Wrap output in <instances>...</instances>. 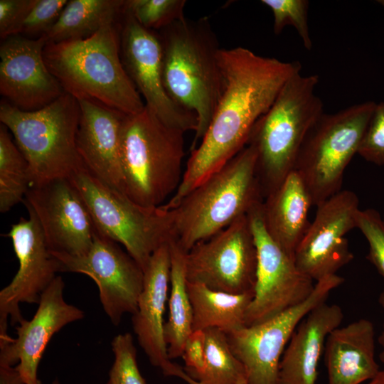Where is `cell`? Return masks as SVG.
Wrapping results in <instances>:
<instances>
[{"label": "cell", "instance_id": "6da1fadb", "mask_svg": "<svg viewBox=\"0 0 384 384\" xmlns=\"http://www.w3.org/2000/svg\"><path fill=\"white\" fill-rule=\"evenodd\" d=\"M222 90L212 119L191 151L182 181L164 208H174L246 145L256 122L270 108L285 82L300 72L298 61L284 62L236 47L220 48Z\"/></svg>", "mask_w": 384, "mask_h": 384}, {"label": "cell", "instance_id": "7a4b0ae2", "mask_svg": "<svg viewBox=\"0 0 384 384\" xmlns=\"http://www.w3.org/2000/svg\"><path fill=\"white\" fill-rule=\"evenodd\" d=\"M43 58L64 92L125 114L145 107L121 58L120 34L114 23L84 39L48 43Z\"/></svg>", "mask_w": 384, "mask_h": 384}, {"label": "cell", "instance_id": "3957f363", "mask_svg": "<svg viewBox=\"0 0 384 384\" xmlns=\"http://www.w3.org/2000/svg\"><path fill=\"white\" fill-rule=\"evenodd\" d=\"M160 31L165 90L174 102L197 117L191 151L207 131L222 90L220 48L205 18L184 16Z\"/></svg>", "mask_w": 384, "mask_h": 384}, {"label": "cell", "instance_id": "277c9868", "mask_svg": "<svg viewBox=\"0 0 384 384\" xmlns=\"http://www.w3.org/2000/svg\"><path fill=\"white\" fill-rule=\"evenodd\" d=\"M256 162L255 149L246 145L168 210L171 240L188 252L263 202Z\"/></svg>", "mask_w": 384, "mask_h": 384}, {"label": "cell", "instance_id": "5b68a950", "mask_svg": "<svg viewBox=\"0 0 384 384\" xmlns=\"http://www.w3.org/2000/svg\"><path fill=\"white\" fill-rule=\"evenodd\" d=\"M185 132L162 122L146 106L125 114L120 138L122 192L134 203L157 208L182 181Z\"/></svg>", "mask_w": 384, "mask_h": 384}, {"label": "cell", "instance_id": "8992f818", "mask_svg": "<svg viewBox=\"0 0 384 384\" xmlns=\"http://www.w3.org/2000/svg\"><path fill=\"white\" fill-rule=\"evenodd\" d=\"M316 75H293L274 102L255 124L247 145L257 154L256 170L264 199L294 170L301 147L324 113L316 94Z\"/></svg>", "mask_w": 384, "mask_h": 384}, {"label": "cell", "instance_id": "52a82bcc", "mask_svg": "<svg viewBox=\"0 0 384 384\" xmlns=\"http://www.w3.org/2000/svg\"><path fill=\"white\" fill-rule=\"evenodd\" d=\"M80 112L78 100L65 92L35 111L1 102L0 121L28 164L31 184L69 177L82 163L76 145Z\"/></svg>", "mask_w": 384, "mask_h": 384}, {"label": "cell", "instance_id": "ba28073f", "mask_svg": "<svg viewBox=\"0 0 384 384\" xmlns=\"http://www.w3.org/2000/svg\"><path fill=\"white\" fill-rule=\"evenodd\" d=\"M69 178L84 199L97 231L122 244L144 271L153 253L171 239L169 211L134 203L83 162Z\"/></svg>", "mask_w": 384, "mask_h": 384}, {"label": "cell", "instance_id": "9c48e42d", "mask_svg": "<svg viewBox=\"0 0 384 384\" xmlns=\"http://www.w3.org/2000/svg\"><path fill=\"white\" fill-rule=\"evenodd\" d=\"M376 102L323 113L309 132L294 166L318 206L341 191L345 169L358 150Z\"/></svg>", "mask_w": 384, "mask_h": 384}, {"label": "cell", "instance_id": "30bf717a", "mask_svg": "<svg viewBox=\"0 0 384 384\" xmlns=\"http://www.w3.org/2000/svg\"><path fill=\"white\" fill-rule=\"evenodd\" d=\"M257 253L248 215L195 245L186 255L188 282L230 294L253 292Z\"/></svg>", "mask_w": 384, "mask_h": 384}, {"label": "cell", "instance_id": "8fae6325", "mask_svg": "<svg viewBox=\"0 0 384 384\" xmlns=\"http://www.w3.org/2000/svg\"><path fill=\"white\" fill-rule=\"evenodd\" d=\"M344 279L337 274L316 282L311 294L301 304L262 323L227 334L232 351L243 365L248 384H278L283 353L301 321Z\"/></svg>", "mask_w": 384, "mask_h": 384}, {"label": "cell", "instance_id": "7c38bea8", "mask_svg": "<svg viewBox=\"0 0 384 384\" xmlns=\"http://www.w3.org/2000/svg\"><path fill=\"white\" fill-rule=\"evenodd\" d=\"M262 203L247 214L257 253L254 297L245 314L246 326L262 323L304 302L314 280L304 274L270 237L262 217Z\"/></svg>", "mask_w": 384, "mask_h": 384}, {"label": "cell", "instance_id": "4fadbf2b", "mask_svg": "<svg viewBox=\"0 0 384 384\" xmlns=\"http://www.w3.org/2000/svg\"><path fill=\"white\" fill-rule=\"evenodd\" d=\"M27 210L28 218H21L7 234L19 265L11 282L0 292V346L11 338L7 334L9 319L11 325L23 319L19 304H38L43 292L60 272L36 216L31 209Z\"/></svg>", "mask_w": 384, "mask_h": 384}, {"label": "cell", "instance_id": "5bb4252c", "mask_svg": "<svg viewBox=\"0 0 384 384\" xmlns=\"http://www.w3.org/2000/svg\"><path fill=\"white\" fill-rule=\"evenodd\" d=\"M52 252L60 272L84 274L95 281L102 308L114 325L117 326L125 314L136 312L144 271L116 242L96 231L92 247L84 256Z\"/></svg>", "mask_w": 384, "mask_h": 384}, {"label": "cell", "instance_id": "9a60e30c", "mask_svg": "<svg viewBox=\"0 0 384 384\" xmlns=\"http://www.w3.org/2000/svg\"><path fill=\"white\" fill-rule=\"evenodd\" d=\"M24 203L36 216L52 252L74 257L89 252L97 230L69 177L31 184Z\"/></svg>", "mask_w": 384, "mask_h": 384}, {"label": "cell", "instance_id": "2e32d148", "mask_svg": "<svg viewBox=\"0 0 384 384\" xmlns=\"http://www.w3.org/2000/svg\"><path fill=\"white\" fill-rule=\"evenodd\" d=\"M124 69L146 106L162 122L184 132H195L196 115L174 102L162 77V49L159 34L140 25L124 11L120 33Z\"/></svg>", "mask_w": 384, "mask_h": 384}, {"label": "cell", "instance_id": "e0dca14e", "mask_svg": "<svg viewBox=\"0 0 384 384\" xmlns=\"http://www.w3.org/2000/svg\"><path fill=\"white\" fill-rule=\"evenodd\" d=\"M356 194L341 190L317 206L314 220L294 256L297 267L318 282L349 263L353 258L345 235L356 228L359 211Z\"/></svg>", "mask_w": 384, "mask_h": 384}, {"label": "cell", "instance_id": "ac0fdd59", "mask_svg": "<svg viewBox=\"0 0 384 384\" xmlns=\"http://www.w3.org/2000/svg\"><path fill=\"white\" fill-rule=\"evenodd\" d=\"M47 44L41 36L31 39L15 35L0 47V93L24 111L41 109L65 93L43 58Z\"/></svg>", "mask_w": 384, "mask_h": 384}, {"label": "cell", "instance_id": "d6986e66", "mask_svg": "<svg viewBox=\"0 0 384 384\" xmlns=\"http://www.w3.org/2000/svg\"><path fill=\"white\" fill-rule=\"evenodd\" d=\"M64 287L62 277L57 276L43 292L33 318L18 324L17 337L0 346V366L17 364L25 384H40L38 365L52 336L84 317L83 311L65 301Z\"/></svg>", "mask_w": 384, "mask_h": 384}, {"label": "cell", "instance_id": "ffe728a7", "mask_svg": "<svg viewBox=\"0 0 384 384\" xmlns=\"http://www.w3.org/2000/svg\"><path fill=\"white\" fill-rule=\"evenodd\" d=\"M171 263L169 240L153 253L144 270L143 288L137 309L132 317L133 330L140 346L151 364L159 368L166 376H175L180 367L169 358L164 335Z\"/></svg>", "mask_w": 384, "mask_h": 384}, {"label": "cell", "instance_id": "44dd1931", "mask_svg": "<svg viewBox=\"0 0 384 384\" xmlns=\"http://www.w3.org/2000/svg\"><path fill=\"white\" fill-rule=\"evenodd\" d=\"M78 101L79 155L92 173L122 192L120 138L125 114L90 100Z\"/></svg>", "mask_w": 384, "mask_h": 384}, {"label": "cell", "instance_id": "7402d4cb", "mask_svg": "<svg viewBox=\"0 0 384 384\" xmlns=\"http://www.w3.org/2000/svg\"><path fill=\"white\" fill-rule=\"evenodd\" d=\"M343 319L341 306L323 302L301 321L283 353L278 384H316L319 360L329 334Z\"/></svg>", "mask_w": 384, "mask_h": 384}, {"label": "cell", "instance_id": "603a6c76", "mask_svg": "<svg viewBox=\"0 0 384 384\" xmlns=\"http://www.w3.org/2000/svg\"><path fill=\"white\" fill-rule=\"evenodd\" d=\"M327 384H361L380 371L375 361L373 323L361 319L335 329L324 348Z\"/></svg>", "mask_w": 384, "mask_h": 384}, {"label": "cell", "instance_id": "cb8c5ba5", "mask_svg": "<svg viewBox=\"0 0 384 384\" xmlns=\"http://www.w3.org/2000/svg\"><path fill=\"white\" fill-rule=\"evenodd\" d=\"M311 206L309 193L294 170L263 201L262 217L267 233L293 259L310 225Z\"/></svg>", "mask_w": 384, "mask_h": 384}, {"label": "cell", "instance_id": "d4e9b609", "mask_svg": "<svg viewBox=\"0 0 384 384\" xmlns=\"http://www.w3.org/2000/svg\"><path fill=\"white\" fill-rule=\"evenodd\" d=\"M187 290L193 309V331L216 328L228 334L246 326L245 314L254 291L230 294L188 280Z\"/></svg>", "mask_w": 384, "mask_h": 384}, {"label": "cell", "instance_id": "484cf974", "mask_svg": "<svg viewBox=\"0 0 384 384\" xmlns=\"http://www.w3.org/2000/svg\"><path fill=\"white\" fill-rule=\"evenodd\" d=\"M124 12V1H68L53 26L43 35L48 43L84 39L102 28L114 23Z\"/></svg>", "mask_w": 384, "mask_h": 384}, {"label": "cell", "instance_id": "4316f807", "mask_svg": "<svg viewBox=\"0 0 384 384\" xmlns=\"http://www.w3.org/2000/svg\"><path fill=\"white\" fill-rule=\"evenodd\" d=\"M171 249L170 294L169 318L164 326L168 356L174 359L181 357L187 337L193 331V309L187 290L186 274V252L174 240Z\"/></svg>", "mask_w": 384, "mask_h": 384}, {"label": "cell", "instance_id": "83f0119b", "mask_svg": "<svg viewBox=\"0 0 384 384\" xmlns=\"http://www.w3.org/2000/svg\"><path fill=\"white\" fill-rule=\"evenodd\" d=\"M32 183L28 164L12 140L9 129L0 125V211L6 213L22 201Z\"/></svg>", "mask_w": 384, "mask_h": 384}, {"label": "cell", "instance_id": "f1b7e54d", "mask_svg": "<svg viewBox=\"0 0 384 384\" xmlns=\"http://www.w3.org/2000/svg\"><path fill=\"white\" fill-rule=\"evenodd\" d=\"M206 338V366L196 380L203 384L247 383L245 369L231 350L227 334L216 328L203 331Z\"/></svg>", "mask_w": 384, "mask_h": 384}, {"label": "cell", "instance_id": "f546056e", "mask_svg": "<svg viewBox=\"0 0 384 384\" xmlns=\"http://www.w3.org/2000/svg\"><path fill=\"white\" fill-rule=\"evenodd\" d=\"M185 0H128L124 11L140 25L154 31L163 29L184 17Z\"/></svg>", "mask_w": 384, "mask_h": 384}, {"label": "cell", "instance_id": "4dcf8cb0", "mask_svg": "<svg viewBox=\"0 0 384 384\" xmlns=\"http://www.w3.org/2000/svg\"><path fill=\"white\" fill-rule=\"evenodd\" d=\"M262 4L272 11L274 18L273 31L277 35L287 26H293L298 33L304 48H312L309 23L307 0H262Z\"/></svg>", "mask_w": 384, "mask_h": 384}, {"label": "cell", "instance_id": "1f68e13d", "mask_svg": "<svg viewBox=\"0 0 384 384\" xmlns=\"http://www.w3.org/2000/svg\"><path fill=\"white\" fill-rule=\"evenodd\" d=\"M114 361L107 384H146L137 362V350L129 333L117 335L112 340Z\"/></svg>", "mask_w": 384, "mask_h": 384}, {"label": "cell", "instance_id": "d6a6232c", "mask_svg": "<svg viewBox=\"0 0 384 384\" xmlns=\"http://www.w3.org/2000/svg\"><path fill=\"white\" fill-rule=\"evenodd\" d=\"M358 228L368 244L367 259L384 278V221L379 212L373 208L359 210L356 215Z\"/></svg>", "mask_w": 384, "mask_h": 384}, {"label": "cell", "instance_id": "836d02e7", "mask_svg": "<svg viewBox=\"0 0 384 384\" xmlns=\"http://www.w3.org/2000/svg\"><path fill=\"white\" fill-rule=\"evenodd\" d=\"M357 154L370 163L384 165V101L376 103Z\"/></svg>", "mask_w": 384, "mask_h": 384}, {"label": "cell", "instance_id": "e575fe53", "mask_svg": "<svg viewBox=\"0 0 384 384\" xmlns=\"http://www.w3.org/2000/svg\"><path fill=\"white\" fill-rule=\"evenodd\" d=\"M67 0H34L21 26L19 34L37 35L46 33L55 23L67 4Z\"/></svg>", "mask_w": 384, "mask_h": 384}, {"label": "cell", "instance_id": "d590c367", "mask_svg": "<svg viewBox=\"0 0 384 384\" xmlns=\"http://www.w3.org/2000/svg\"><path fill=\"white\" fill-rule=\"evenodd\" d=\"M34 0L0 1V36L4 40L18 35L21 26Z\"/></svg>", "mask_w": 384, "mask_h": 384}, {"label": "cell", "instance_id": "8d00e7d4", "mask_svg": "<svg viewBox=\"0 0 384 384\" xmlns=\"http://www.w3.org/2000/svg\"><path fill=\"white\" fill-rule=\"evenodd\" d=\"M181 357L185 363L186 373L197 380L206 366V338L202 330L193 331L187 337Z\"/></svg>", "mask_w": 384, "mask_h": 384}, {"label": "cell", "instance_id": "74e56055", "mask_svg": "<svg viewBox=\"0 0 384 384\" xmlns=\"http://www.w3.org/2000/svg\"><path fill=\"white\" fill-rule=\"evenodd\" d=\"M0 384H25L16 366H0Z\"/></svg>", "mask_w": 384, "mask_h": 384}, {"label": "cell", "instance_id": "f35d334b", "mask_svg": "<svg viewBox=\"0 0 384 384\" xmlns=\"http://www.w3.org/2000/svg\"><path fill=\"white\" fill-rule=\"evenodd\" d=\"M379 303L384 308V291L380 294L379 297ZM378 343L382 346V351L379 354L380 360L384 363V325L383 330L378 337Z\"/></svg>", "mask_w": 384, "mask_h": 384}, {"label": "cell", "instance_id": "ab89813d", "mask_svg": "<svg viewBox=\"0 0 384 384\" xmlns=\"http://www.w3.org/2000/svg\"><path fill=\"white\" fill-rule=\"evenodd\" d=\"M176 377L182 379L183 380H184L188 384H203V383L194 380L191 377H190L186 373V371L184 370V369L182 367L178 371V373L176 374ZM240 384H248V383H240Z\"/></svg>", "mask_w": 384, "mask_h": 384}, {"label": "cell", "instance_id": "60d3db41", "mask_svg": "<svg viewBox=\"0 0 384 384\" xmlns=\"http://www.w3.org/2000/svg\"><path fill=\"white\" fill-rule=\"evenodd\" d=\"M368 384H384V369L380 370L379 373Z\"/></svg>", "mask_w": 384, "mask_h": 384}, {"label": "cell", "instance_id": "b9f144b4", "mask_svg": "<svg viewBox=\"0 0 384 384\" xmlns=\"http://www.w3.org/2000/svg\"><path fill=\"white\" fill-rule=\"evenodd\" d=\"M51 384H60L58 380H55L53 381Z\"/></svg>", "mask_w": 384, "mask_h": 384}, {"label": "cell", "instance_id": "7bdbcfd3", "mask_svg": "<svg viewBox=\"0 0 384 384\" xmlns=\"http://www.w3.org/2000/svg\"><path fill=\"white\" fill-rule=\"evenodd\" d=\"M378 2H379L380 4H381L383 6H384V0L378 1Z\"/></svg>", "mask_w": 384, "mask_h": 384}, {"label": "cell", "instance_id": "ee69618b", "mask_svg": "<svg viewBox=\"0 0 384 384\" xmlns=\"http://www.w3.org/2000/svg\"><path fill=\"white\" fill-rule=\"evenodd\" d=\"M383 221H384V215H383Z\"/></svg>", "mask_w": 384, "mask_h": 384}]
</instances>
